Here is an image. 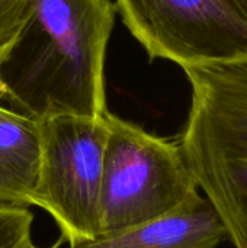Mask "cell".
I'll return each instance as SVG.
<instances>
[{
    "mask_svg": "<svg viewBox=\"0 0 247 248\" xmlns=\"http://www.w3.org/2000/svg\"><path fill=\"white\" fill-rule=\"evenodd\" d=\"M115 13L111 0H28L22 26L0 58V99L38 122L103 116Z\"/></svg>",
    "mask_w": 247,
    "mask_h": 248,
    "instance_id": "cell-1",
    "label": "cell"
},
{
    "mask_svg": "<svg viewBox=\"0 0 247 248\" xmlns=\"http://www.w3.org/2000/svg\"><path fill=\"white\" fill-rule=\"evenodd\" d=\"M191 108L178 141L234 248H247V57L182 68Z\"/></svg>",
    "mask_w": 247,
    "mask_h": 248,
    "instance_id": "cell-2",
    "label": "cell"
},
{
    "mask_svg": "<svg viewBox=\"0 0 247 248\" xmlns=\"http://www.w3.org/2000/svg\"><path fill=\"white\" fill-rule=\"evenodd\" d=\"M100 189V237L115 235L179 206L197 183L179 142L109 112Z\"/></svg>",
    "mask_w": 247,
    "mask_h": 248,
    "instance_id": "cell-3",
    "label": "cell"
},
{
    "mask_svg": "<svg viewBox=\"0 0 247 248\" xmlns=\"http://www.w3.org/2000/svg\"><path fill=\"white\" fill-rule=\"evenodd\" d=\"M106 138L105 115L57 116L41 122V167L33 206L54 218L68 247L100 237Z\"/></svg>",
    "mask_w": 247,
    "mask_h": 248,
    "instance_id": "cell-4",
    "label": "cell"
},
{
    "mask_svg": "<svg viewBox=\"0 0 247 248\" xmlns=\"http://www.w3.org/2000/svg\"><path fill=\"white\" fill-rule=\"evenodd\" d=\"M115 9L150 60L188 67L247 57L243 0H115Z\"/></svg>",
    "mask_w": 247,
    "mask_h": 248,
    "instance_id": "cell-5",
    "label": "cell"
},
{
    "mask_svg": "<svg viewBox=\"0 0 247 248\" xmlns=\"http://www.w3.org/2000/svg\"><path fill=\"white\" fill-rule=\"evenodd\" d=\"M224 240L223 221L198 190L156 219L70 248H217Z\"/></svg>",
    "mask_w": 247,
    "mask_h": 248,
    "instance_id": "cell-6",
    "label": "cell"
},
{
    "mask_svg": "<svg viewBox=\"0 0 247 248\" xmlns=\"http://www.w3.org/2000/svg\"><path fill=\"white\" fill-rule=\"evenodd\" d=\"M41 167V122L0 105V206H33Z\"/></svg>",
    "mask_w": 247,
    "mask_h": 248,
    "instance_id": "cell-7",
    "label": "cell"
},
{
    "mask_svg": "<svg viewBox=\"0 0 247 248\" xmlns=\"http://www.w3.org/2000/svg\"><path fill=\"white\" fill-rule=\"evenodd\" d=\"M33 215L28 208L0 206V248H33Z\"/></svg>",
    "mask_w": 247,
    "mask_h": 248,
    "instance_id": "cell-8",
    "label": "cell"
},
{
    "mask_svg": "<svg viewBox=\"0 0 247 248\" xmlns=\"http://www.w3.org/2000/svg\"><path fill=\"white\" fill-rule=\"evenodd\" d=\"M26 10L28 0H0V58L19 32Z\"/></svg>",
    "mask_w": 247,
    "mask_h": 248,
    "instance_id": "cell-9",
    "label": "cell"
},
{
    "mask_svg": "<svg viewBox=\"0 0 247 248\" xmlns=\"http://www.w3.org/2000/svg\"><path fill=\"white\" fill-rule=\"evenodd\" d=\"M243 1H246V3H247V0H243Z\"/></svg>",
    "mask_w": 247,
    "mask_h": 248,
    "instance_id": "cell-10",
    "label": "cell"
},
{
    "mask_svg": "<svg viewBox=\"0 0 247 248\" xmlns=\"http://www.w3.org/2000/svg\"><path fill=\"white\" fill-rule=\"evenodd\" d=\"M33 248H36V247H33Z\"/></svg>",
    "mask_w": 247,
    "mask_h": 248,
    "instance_id": "cell-11",
    "label": "cell"
}]
</instances>
